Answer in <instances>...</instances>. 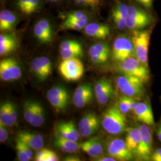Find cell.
I'll use <instances>...</instances> for the list:
<instances>
[{
  "label": "cell",
  "mask_w": 161,
  "mask_h": 161,
  "mask_svg": "<svg viewBox=\"0 0 161 161\" xmlns=\"http://www.w3.org/2000/svg\"><path fill=\"white\" fill-rule=\"evenodd\" d=\"M102 125L106 132L112 135L120 134L126 130L127 118L116 106L105 110L103 114Z\"/></svg>",
  "instance_id": "1"
},
{
  "label": "cell",
  "mask_w": 161,
  "mask_h": 161,
  "mask_svg": "<svg viewBox=\"0 0 161 161\" xmlns=\"http://www.w3.org/2000/svg\"><path fill=\"white\" fill-rule=\"evenodd\" d=\"M116 85L123 94L140 98L144 94V82L137 77L124 74L116 78Z\"/></svg>",
  "instance_id": "2"
},
{
  "label": "cell",
  "mask_w": 161,
  "mask_h": 161,
  "mask_svg": "<svg viewBox=\"0 0 161 161\" xmlns=\"http://www.w3.org/2000/svg\"><path fill=\"white\" fill-rule=\"evenodd\" d=\"M136 58L145 66H148V53L150 40V31H134L131 38Z\"/></svg>",
  "instance_id": "3"
},
{
  "label": "cell",
  "mask_w": 161,
  "mask_h": 161,
  "mask_svg": "<svg viewBox=\"0 0 161 161\" xmlns=\"http://www.w3.org/2000/svg\"><path fill=\"white\" fill-rule=\"evenodd\" d=\"M153 19L150 14L138 6H128V16L127 28L130 30L138 31L149 26Z\"/></svg>",
  "instance_id": "4"
},
{
  "label": "cell",
  "mask_w": 161,
  "mask_h": 161,
  "mask_svg": "<svg viewBox=\"0 0 161 161\" xmlns=\"http://www.w3.org/2000/svg\"><path fill=\"white\" fill-rule=\"evenodd\" d=\"M119 68L123 74L137 77L144 83L149 80V67L142 64L136 58L131 56L119 62Z\"/></svg>",
  "instance_id": "5"
},
{
  "label": "cell",
  "mask_w": 161,
  "mask_h": 161,
  "mask_svg": "<svg viewBox=\"0 0 161 161\" xmlns=\"http://www.w3.org/2000/svg\"><path fill=\"white\" fill-rule=\"evenodd\" d=\"M58 70L64 80L76 81L84 75V66L79 58H72L64 60L58 66Z\"/></svg>",
  "instance_id": "6"
},
{
  "label": "cell",
  "mask_w": 161,
  "mask_h": 161,
  "mask_svg": "<svg viewBox=\"0 0 161 161\" xmlns=\"http://www.w3.org/2000/svg\"><path fill=\"white\" fill-rule=\"evenodd\" d=\"M138 127L141 132V140L135 155L140 160H150L152 154L153 137L149 126L142 123L138 124Z\"/></svg>",
  "instance_id": "7"
},
{
  "label": "cell",
  "mask_w": 161,
  "mask_h": 161,
  "mask_svg": "<svg viewBox=\"0 0 161 161\" xmlns=\"http://www.w3.org/2000/svg\"><path fill=\"white\" fill-rule=\"evenodd\" d=\"M134 48L132 40L126 36H120L115 39L113 44L112 57L114 60L121 62L132 56Z\"/></svg>",
  "instance_id": "8"
},
{
  "label": "cell",
  "mask_w": 161,
  "mask_h": 161,
  "mask_svg": "<svg viewBox=\"0 0 161 161\" xmlns=\"http://www.w3.org/2000/svg\"><path fill=\"white\" fill-rule=\"evenodd\" d=\"M47 98L55 109L62 111L67 108L70 96L65 87L58 86L53 87L48 91Z\"/></svg>",
  "instance_id": "9"
},
{
  "label": "cell",
  "mask_w": 161,
  "mask_h": 161,
  "mask_svg": "<svg viewBox=\"0 0 161 161\" xmlns=\"http://www.w3.org/2000/svg\"><path fill=\"white\" fill-rule=\"evenodd\" d=\"M107 150L110 156L116 161H131L133 159V153L128 149L125 141L121 138H115L108 144Z\"/></svg>",
  "instance_id": "10"
},
{
  "label": "cell",
  "mask_w": 161,
  "mask_h": 161,
  "mask_svg": "<svg viewBox=\"0 0 161 161\" xmlns=\"http://www.w3.org/2000/svg\"><path fill=\"white\" fill-rule=\"evenodd\" d=\"M22 70L14 58H6L0 62V77L4 81L17 80L22 76Z\"/></svg>",
  "instance_id": "11"
},
{
  "label": "cell",
  "mask_w": 161,
  "mask_h": 161,
  "mask_svg": "<svg viewBox=\"0 0 161 161\" xmlns=\"http://www.w3.org/2000/svg\"><path fill=\"white\" fill-rule=\"evenodd\" d=\"M94 93L98 103L103 105L114 97L115 90L109 80L102 78L95 84Z\"/></svg>",
  "instance_id": "12"
},
{
  "label": "cell",
  "mask_w": 161,
  "mask_h": 161,
  "mask_svg": "<svg viewBox=\"0 0 161 161\" xmlns=\"http://www.w3.org/2000/svg\"><path fill=\"white\" fill-rule=\"evenodd\" d=\"M31 70L39 80H45L52 74V62L46 56L35 58L31 62Z\"/></svg>",
  "instance_id": "13"
},
{
  "label": "cell",
  "mask_w": 161,
  "mask_h": 161,
  "mask_svg": "<svg viewBox=\"0 0 161 161\" xmlns=\"http://www.w3.org/2000/svg\"><path fill=\"white\" fill-rule=\"evenodd\" d=\"M99 127V120L94 112L87 113L80 119L78 125L80 135L88 137L97 131Z\"/></svg>",
  "instance_id": "14"
},
{
  "label": "cell",
  "mask_w": 161,
  "mask_h": 161,
  "mask_svg": "<svg viewBox=\"0 0 161 161\" xmlns=\"http://www.w3.org/2000/svg\"><path fill=\"white\" fill-rule=\"evenodd\" d=\"M94 96L92 86L89 84H83L78 86L76 89L73 102L78 108H83L90 103Z\"/></svg>",
  "instance_id": "15"
},
{
  "label": "cell",
  "mask_w": 161,
  "mask_h": 161,
  "mask_svg": "<svg viewBox=\"0 0 161 161\" xmlns=\"http://www.w3.org/2000/svg\"><path fill=\"white\" fill-rule=\"evenodd\" d=\"M134 115L137 121L147 125L153 126L155 119L152 107L149 103L138 102L133 110Z\"/></svg>",
  "instance_id": "16"
},
{
  "label": "cell",
  "mask_w": 161,
  "mask_h": 161,
  "mask_svg": "<svg viewBox=\"0 0 161 161\" xmlns=\"http://www.w3.org/2000/svg\"><path fill=\"white\" fill-rule=\"evenodd\" d=\"M112 16L116 27L119 30H124L127 27L128 6L123 3H117L112 9Z\"/></svg>",
  "instance_id": "17"
},
{
  "label": "cell",
  "mask_w": 161,
  "mask_h": 161,
  "mask_svg": "<svg viewBox=\"0 0 161 161\" xmlns=\"http://www.w3.org/2000/svg\"><path fill=\"white\" fill-rule=\"evenodd\" d=\"M17 138L32 149L40 150L44 147V138L42 135L38 133L23 131L18 133Z\"/></svg>",
  "instance_id": "18"
},
{
  "label": "cell",
  "mask_w": 161,
  "mask_h": 161,
  "mask_svg": "<svg viewBox=\"0 0 161 161\" xmlns=\"http://www.w3.org/2000/svg\"><path fill=\"white\" fill-rule=\"evenodd\" d=\"M57 134L66 139L77 142L80 134L75 127L73 121L60 122L57 125Z\"/></svg>",
  "instance_id": "19"
},
{
  "label": "cell",
  "mask_w": 161,
  "mask_h": 161,
  "mask_svg": "<svg viewBox=\"0 0 161 161\" xmlns=\"http://www.w3.org/2000/svg\"><path fill=\"white\" fill-rule=\"evenodd\" d=\"M84 31L87 35L100 40L106 39L110 34L109 27L108 25L96 22L87 24Z\"/></svg>",
  "instance_id": "20"
},
{
  "label": "cell",
  "mask_w": 161,
  "mask_h": 161,
  "mask_svg": "<svg viewBox=\"0 0 161 161\" xmlns=\"http://www.w3.org/2000/svg\"><path fill=\"white\" fill-rule=\"evenodd\" d=\"M80 148L87 155L93 158H97L102 155L103 148L98 139H91L80 144Z\"/></svg>",
  "instance_id": "21"
},
{
  "label": "cell",
  "mask_w": 161,
  "mask_h": 161,
  "mask_svg": "<svg viewBox=\"0 0 161 161\" xmlns=\"http://www.w3.org/2000/svg\"><path fill=\"white\" fill-rule=\"evenodd\" d=\"M54 144L59 149L68 153L76 152L80 148V145L76 142L64 138L56 134Z\"/></svg>",
  "instance_id": "22"
},
{
  "label": "cell",
  "mask_w": 161,
  "mask_h": 161,
  "mask_svg": "<svg viewBox=\"0 0 161 161\" xmlns=\"http://www.w3.org/2000/svg\"><path fill=\"white\" fill-rule=\"evenodd\" d=\"M125 143L128 149L135 154L141 140V132L138 128H130L127 130Z\"/></svg>",
  "instance_id": "23"
},
{
  "label": "cell",
  "mask_w": 161,
  "mask_h": 161,
  "mask_svg": "<svg viewBox=\"0 0 161 161\" xmlns=\"http://www.w3.org/2000/svg\"><path fill=\"white\" fill-rule=\"evenodd\" d=\"M17 47V41L10 34L0 35V55L4 56L14 51Z\"/></svg>",
  "instance_id": "24"
},
{
  "label": "cell",
  "mask_w": 161,
  "mask_h": 161,
  "mask_svg": "<svg viewBox=\"0 0 161 161\" xmlns=\"http://www.w3.org/2000/svg\"><path fill=\"white\" fill-rule=\"evenodd\" d=\"M9 102L10 101L3 102L0 107V124L6 125V127L13 126L10 117Z\"/></svg>",
  "instance_id": "25"
},
{
  "label": "cell",
  "mask_w": 161,
  "mask_h": 161,
  "mask_svg": "<svg viewBox=\"0 0 161 161\" xmlns=\"http://www.w3.org/2000/svg\"><path fill=\"white\" fill-rule=\"evenodd\" d=\"M36 102L31 100H26L23 104V116L25 120L31 124L33 120Z\"/></svg>",
  "instance_id": "26"
},
{
  "label": "cell",
  "mask_w": 161,
  "mask_h": 161,
  "mask_svg": "<svg viewBox=\"0 0 161 161\" xmlns=\"http://www.w3.org/2000/svg\"><path fill=\"white\" fill-rule=\"evenodd\" d=\"M34 33L36 39L41 43L48 44L52 41L53 35L49 34L42 28L39 22L35 25Z\"/></svg>",
  "instance_id": "27"
},
{
  "label": "cell",
  "mask_w": 161,
  "mask_h": 161,
  "mask_svg": "<svg viewBox=\"0 0 161 161\" xmlns=\"http://www.w3.org/2000/svg\"><path fill=\"white\" fill-rule=\"evenodd\" d=\"M44 119H45L44 109L43 107L41 105V104L37 102L33 120L30 124L33 127H41L44 124Z\"/></svg>",
  "instance_id": "28"
},
{
  "label": "cell",
  "mask_w": 161,
  "mask_h": 161,
  "mask_svg": "<svg viewBox=\"0 0 161 161\" xmlns=\"http://www.w3.org/2000/svg\"><path fill=\"white\" fill-rule=\"evenodd\" d=\"M82 54L83 52L81 46L70 48L66 50H60V55L63 60L72 58H78L82 56Z\"/></svg>",
  "instance_id": "29"
},
{
  "label": "cell",
  "mask_w": 161,
  "mask_h": 161,
  "mask_svg": "<svg viewBox=\"0 0 161 161\" xmlns=\"http://www.w3.org/2000/svg\"><path fill=\"white\" fill-rule=\"evenodd\" d=\"M89 55L91 58V60L93 63L96 64H103L107 62L109 58V56H105L103 54L98 52L96 48L92 45L90 47Z\"/></svg>",
  "instance_id": "30"
},
{
  "label": "cell",
  "mask_w": 161,
  "mask_h": 161,
  "mask_svg": "<svg viewBox=\"0 0 161 161\" xmlns=\"http://www.w3.org/2000/svg\"><path fill=\"white\" fill-rule=\"evenodd\" d=\"M88 24V20L82 21H69L65 20L62 27L63 29H72L76 31H80L81 29H84Z\"/></svg>",
  "instance_id": "31"
},
{
  "label": "cell",
  "mask_w": 161,
  "mask_h": 161,
  "mask_svg": "<svg viewBox=\"0 0 161 161\" xmlns=\"http://www.w3.org/2000/svg\"><path fill=\"white\" fill-rule=\"evenodd\" d=\"M118 107L124 114H127L131 112L129 106V97L124 94L121 96L118 102Z\"/></svg>",
  "instance_id": "32"
},
{
  "label": "cell",
  "mask_w": 161,
  "mask_h": 161,
  "mask_svg": "<svg viewBox=\"0 0 161 161\" xmlns=\"http://www.w3.org/2000/svg\"><path fill=\"white\" fill-rule=\"evenodd\" d=\"M66 20L69 21H82L88 20V16L84 12L80 11L72 12L69 13L66 19Z\"/></svg>",
  "instance_id": "33"
},
{
  "label": "cell",
  "mask_w": 161,
  "mask_h": 161,
  "mask_svg": "<svg viewBox=\"0 0 161 161\" xmlns=\"http://www.w3.org/2000/svg\"><path fill=\"white\" fill-rule=\"evenodd\" d=\"M16 142V149L17 151V157L19 158V160L20 161H28L31 160L23 149L20 141L17 138Z\"/></svg>",
  "instance_id": "34"
},
{
  "label": "cell",
  "mask_w": 161,
  "mask_h": 161,
  "mask_svg": "<svg viewBox=\"0 0 161 161\" xmlns=\"http://www.w3.org/2000/svg\"><path fill=\"white\" fill-rule=\"evenodd\" d=\"M12 12L8 10H3L0 13V30L4 31L6 24L7 23L9 17L10 16Z\"/></svg>",
  "instance_id": "35"
},
{
  "label": "cell",
  "mask_w": 161,
  "mask_h": 161,
  "mask_svg": "<svg viewBox=\"0 0 161 161\" xmlns=\"http://www.w3.org/2000/svg\"><path fill=\"white\" fill-rule=\"evenodd\" d=\"M40 0H28V4L25 14L29 15L36 12L40 6Z\"/></svg>",
  "instance_id": "36"
},
{
  "label": "cell",
  "mask_w": 161,
  "mask_h": 161,
  "mask_svg": "<svg viewBox=\"0 0 161 161\" xmlns=\"http://www.w3.org/2000/svg\"><path fill=\"white\" fill-rule=\"evenodd\" d=\"M94 46L98 52H100V53L103 54L105 56L109 57L110 48L107 44L103 43V42H98V43L95 44Z\"/></svg>",
  "instance_id": "37"
},
{
  "label": "cell",
  "mask_w": 161,
  "mask_h": 161,
  "mask_svg": "<svg viewBox=\"0 0 161 161\" xmlns=\"http://www.w3.org/2000/svg\"><path fill=\"white\" fill-rule=\"evenodd\" d=\"M80 46H81L80 43L76 41L65 40L61 43L60 46V50H66L70 48Z\"/></svg>",
  "instance_id": "38"
},
{
  "label": "cell",
  "mask_w": 161,
  "mask_h": 161,
  "mask_svg": "<svg viewBox=\"0 0 161 161\" xmlns=\"http://www.w3.org/2000/svg\"><path fill=\"white\" fill-rule=\"evenodd\" d=\"M9 108H10V117L12 119L13 125H14L17 122V118H18V114H17V109L16 105L12 102H9Z\"/></svg>",
  "instance_id": "39"
},
{
  "label": "cell",
  "mask_w": 161,
  "mask_h": 161,
  "mask_svg": "<svg viewBox=\"0 0 161 161\" xmlns=\"http://www.w3.org/2000/svg\"><path fill=\"white\" fill-rule=\"evenodd\" d=\"M5 127L6 125L0 124V142L1 143L5 142L8 137V132Z\"/></svg>",
  "instance_id": "40"
},
{
  "label": "cell",
  "mask_w": 161,
  "mask_h": 161,
  "mask_svg": "<svg viewBox=\"0 0 161 161\" xmlns=\"http://www.w3.org/2000/svg\"><path fill=\"white\" fill-rule=\"evenodd\" d=\"M48 150L41 149L36 153L35 160L36 161H46V156Z\"/></svg>",
  "instance_id": "41"
},
{
  "label": "cell",
  "mask_w": 161,
  "mask_h": 161,
  "mask_svg": "<svg viewBox=\"0 0 161 161\" xmlns=\"http://www.w3.org/2000/svg\"><path fill=\"white\" fill-rule=\"evenodd\" d=\"M75 1L79 4H82L92 6V7H97L101 1V0H75Z\"/></svg>",
  "instance_id": "42"
},
{
  "label": "cell",
  "mask_w": 161,
  "mask_h": 161,
  "mask_svg": "<svg viewBox=\"0 0 161 161\" xmlns=\"http://www.w3.org/2000/svg\"><path fill=\"white\" fill-rule=\"evenodd\" d=\"M28 4V0H17V7L19 10L25 14Z\"/></svg>",
  "instance_id": "43"
},
{
  "label": "cell",
  "mask_w": 161,
  "mask_h": 161,
  "mask_svg": "<svg viewBox=\"0 0 161 161\" xmlns=\"http://www.w3.org/2000/svg\"><path fill=\"white\" fill-rule=\"evenodd\" d=\"M59 160V158L58 155L52 150H48L46 156V161H58Z\"/></svg>",
  "instance_id": "44"
},
{
  "label": "cell",
  "mask_w": 161,
  "mask_h": 161,
  "mask_svg": "<svg viewBox=\"0 0 161 161\" xmlns=\"http://www.w3.org/2000/svg\"><path fill=\"white\" fill-rule=\"evenodd\" d=\"M18 140H19V139H18ZM19 141H20L21 144H22V146L23 149L25 150V152H26V155L28 156V157H29L30 159H32V158H33V156H34L33 152H32V149L31 147H30L29 146H28L27 144L24 143L22 142H21L20 140H19Z\"/></svg>",
  "instance_id": "45"
},
{
  "label": "cell",
  "mask_w": 161,
  "mask_h": 161,
  "mask_svg": "<svg viewBox=\"0 0 161 161\" xmlns=\"http://www.w3.org/2000/svg\"><path fill=\"white\" fill-rule=\"evenodd\" d=\"M150 160L153 161H161V148L156 150L152 153Z\"/></svg>",
  "instance_id": "46"
},
{
  "label": "cell",
  "mask_w": 161,
  "mask_h": 161,
  "mask_svg": "<svg viewBox=\"0 0 161 161\" xmlns=\"http://www.w3.org/2000/svg\"><path fill=\"white\" fill-rule=\"evenodd\" d=\"M140 4L143 6L144 8L149 9L153 4V0H137Z\"/></svg>",
  "instance_id": "47"
},
{
  "label": "cell",
  "mask_w": 161,
  "mask_h": 161,
  "mask_svg": "<svg viewBox=\"0 0 161 161\" xmlns=\"http://www.w3.org/2000/svg\"><path fill=\"white\" fill-rule=\"evenodd\" d=\"M136 100L134 98L131 97H129V106H130V109L131 112L134 109L136 106Z\"/></svg>",
  "instance_id": "48"
},
{
  "label": "cell",
  "mask_w": 161,
  "mask_h": 161,
  "mask_svg": "<svg viewBox=\"0 0 161 161\" xmlns=\"http://www.w3.org/2000/svg\"><path fill=\"white\" fill-rule=\"evenodd\" d=\"M97 159H96V161H116V160L115 158L111 157V156H100L97 158H96Z\"/></svg>",
  "instance_id": "49"
},
{
  "label": "cell",
  "mask_w": 161,
  "mask_h": 161,
  "mask_svg": "<svg viewBox=\"0 0 161 161\" xmlns=\"http://www.w3.org/2000/svg\"><path fill=\"white\" fill-rule=\"evenodd\" d=\"M64 160L68 161H80V158L76 156H69L67 158H64Z\"/></svg>",
  "instance_id": "50"
},
{
  "label": "cell",
  "mask_w": 161,
  "mask_h": 161,
  "mask_svg": "<svg viewBox=\"0 0 161 161\" xmlns=\"http://www.w3.org/2000/svg\"><path fill=\"white\" fill-rule=\"evenodd\" d=\"M156 134L158 140L161 142V122L156 130Z\"/></svg>",
  "instance_id": "51"
},
{
  "label": "cell",
  "mask_w": 161,
  "mask_h": 161,
  "mask_svg": "<svg viewBox=\"0 0 161 161\" xmlns=\"http://www.w3.org/2000/svg\"><path fill=\"white\" fill-rule=\"evenodd\" d=\"M48 1H49L50 2H56L58 0H48Z\"/></svg>",
  "instance_id": "52"
}]
</instances>
